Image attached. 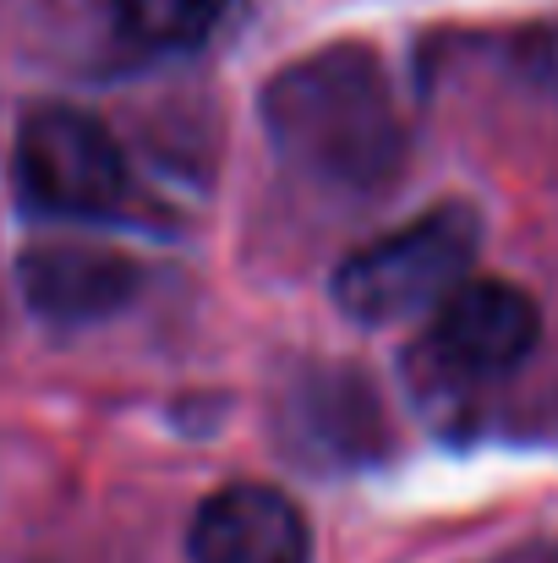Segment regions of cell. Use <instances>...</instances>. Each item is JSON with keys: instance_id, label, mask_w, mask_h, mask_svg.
I'll return each instance as SVG.
<instances>
[{"instance_id": "5b68a950", "label": "cell", "mask_w": 558, "mask_h": 563, "mask_svg": "<svg viewBox=\"0 0 558 563\" xmlns=\"http://www.w3.org/2000/svg\"><path fill=\"white\" fill-rule=\"evenodd\" d=\"M186 553L192 563H307L313 531L280 487L230 482L192 515Z\"/></svg>"}, {"instance_id": "52a82bcc", "label": "cell", "mask_w": 558, "mask_h": 563, "mask_svg": "<svg viewBox=\"0 0 558 563\" xmlns=\"http://www.w3.org/2000/svg\"><path fill=\"white\" fill-rule=\"evenodd\" d=\"M230 0H116V22L149 49H197Z\"/></svg>"}, {"instance_id": "3957f363", "label": "cell", "mask_w": 558, "mask_h": 563, "mask_svg": "<svg viewBox=\"0 0 558 563\" xmlns=\"http://www.w3.org/2000/svg\"><path fill=\"white\" fill-rule=\"evenodd\" d=\"M17 181L33 208L61 219H105L127 197V154L110 126L72 104H39L17 132Z\"/></svg>"}, {"instance_id": "8992f818", "label": "cell", "mask_w": 558, "mask_h": 563, "mask_svg": "<svg viewBox=\"0 0 558 563\" xmlns=\"http://www.w3.org/2000/svg\"><path fill=\"white\" fill-rule=\"evenodd\" d=\"M17 285L28 296V307L50 323H105L116 318L138 285H143V268L127 257V252H110V246H77V241H55V246H33L22 252L17 263Z\"/></svg>"}, {"instance_id": "6da1fadb", "label": "cell", "mask_w": 558, "mask_h": 563, "mask_svg": "<svg viewBox=\"0 0 558 563\" xmlns=\"http://www.w3.org/2000/svg\"><path fill=\"white\" fill-rule=\"evenodd\" d=\"M274 154L346 197H372L405 170V121L394 82L368 44H324L280 66L263 88Z\"/></svg>"}, {"instance_id": "7a4b0ae2", "label": "cell", "mask_w": 558, "mask_h": 563, "mask_svg": "<svg viewBox=\"0 0 558 563\" xmlns=\"http://www.w3.org/2000/svg\"><path fill=\"white\" fill-rule=\"evenodd\" d=\"M477 252H482V213L471 202H438L405 219L400 230L357 246L335 268V307L362 329L438 312L471 279Z\"/></svg>"}, {"instance_id": "277c9868", "label": "cell", "mask_w": 558, "mask_h": 563, "mask_svg": "<svg viewBox=\"0 0 558 563\" xmlns=\"http://www.w3.org/2000/svg\"><path fill=\"white\" fill-rule=\"evenodd\" d=\"M537 345H543V307L521 285L477 274L433 312V334L422 356L444 377L488 383L526 367Z\"/></svg>"}, {"instance_id": "ba28073f", "label": "cell", "mask_w": 558, "mask_h": 563, "mask_svg": "<svg viewBox=\"0 0 558 563\" xmlns=\"http://www.w3.org/2000/svg\"><path fill=\"white\" fill-rule=\"evenodd\" d=\"M510 60H515V71H521L526 82L554 88L558 93V22H537V27H526V33L515 38Z\"/></svg>"}]
</instances>
